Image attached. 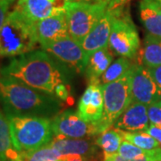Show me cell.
I'll return each instance as SVG.
<instances>
[{
    "label": "cell",
    "instance_id": "3",
    "mask_svg": "<svg viewBox=\"0 0 161 161\" xmlns=\"http://www.w3.org/2000/svg\"><path fill=\"white\" fill-rule=\"evenodd\" d=\"M38 43L36 23L17 9L7 14L0 30V58H15L34 51Z\"/></svg>",
    "mask_w": 161,
    "mask_h": 161
},
{
    "label": "cell",
    "instance_id": "28",
    "mask_svg": "<svg viewBox=\"0 0 161 161\" xmlns=\"http://www.w3.org/2000/svg\"><path fill=\"white\" fill-rule=\"evenodd\" d=\"M147 70L149 71L150 75H151L152 79L155 81L158 88L161 91V64L155 66V67L147 68Z\"/></svg>",
    "mask_w": 161,
    "mask_h": 161
},
{
    "label": "cell",
    "instance_id": "27",
    "mask_svg": "<svg viewBox=\"0 0 161 161\" xmlns=\"http://www.w3.org/2000/svg\"><path fill=\"white\" fill-rule=\"evenodd\" d=\"M148 115L150 125L161 128V100L148 107Z\"/></svg>",
    "mask_w": 161,
    "mask_h": 161
},
{
    "label": "cell",
    "instance_id": "20",
    "mask_svg": "<svg viewBox=\"0 0 161 161\" xmlns=\"http://www.w3.org/2000/svg\"><path fill=\"white\" fill-rule=\"evenodd\" d=\"M0 158L3 161H21V153L15 149L12 139L8 117L0 111Z\"/></svg>",
    "mask_w": 161,
    "mask_h": 161
},
{
    "label": "cell",
    "instance_id": "10",
    "mask_svg": "<svg viewBox=\"0 0 161 161\" xmlns=\"http://www.w3.org/2000/svg\"><path fill=\"white\" fill-rule=\"evenodd\" d=\"M131 91L132 102L144 104L149 107L161 100V91L147 68L140 64H132Z\"/></svg>",
    "mask_w": 161,
    "mask_h": 161
},
{
    "label": "cell",
    "instance_id": "16",
    "mask_svg": "<svg viewBox=\"0 0 161 161\" xmlns=\"http://www.w3.org/2000/svg\"><path fill=\"white\" fill-rule=\"evenodd\" d=\"M148 106L132 102L122 115L115 120L112 126L125 132L146 131L149 127Z\"/></svg>",
    "mask_w": 161,
    "mask_h": 161
},
{
    "label": "cell",
    "instance_id": "32",
    "mask_svg": "<svg viewBox=\"0 0 161 161\" xmlns=\"http://www.w3.org/2000/svg\"><path fill=\"white\" fill-rule=\"evenodd\" d=\"M91 3H108V0H89Z\"/></svg>",
    "mask_w": 161,
    "mask_h": 161
},
{
    "label": "cell",
    "instance_id": "33",
    "mask_svg": "<svg viewBox=\"0 0 161 161\" xmlns=\"http://www.w3.org/2000/svg\"><path fill=\"white\" fill-rule=\"evenodd\" d=\"M15 0H0V3H6L8 5H11L12 3H14Z\"/></svg>",
    "mask_w": 161,
    "mask_h": 161
},
{
    "label": "cell",
    "instance_id": "29",
    "mask_svg": "<svg viewBox=\"0 0 161 161\" xmlns=\"http://www.w3.org/2000/svg\"><path fill=\"white\" fill-rule=\"evenodd\" d=\"M145 132L149 133L150 136H152L159 143V145H161V128L155 126L153 125H150Z\"/></svg>",
    "mask_w": 161,
    "mask_h": 161
},
{
    "label": "cell",
    "instance_id": "6",
    "mask_svg": "<svg viewBox=\"0 0 161 161\" xmlns=\"http://www.w3.org/2000/svg\"><path fill=\"white\" fill-rule=\"evenodd\" d=\"M108 8V3L68 2L65 14L70 37L80 44Z\"/></svg>",
    "mask_w": 161,
    "mask_h": 161
},
{
    "label": "cell",
    "instance_id": "13",
    "mask_svg": "<svg viewBox=\"0 0 161 161\" xmlns=\"http://www.w3.org/2000/svg\"><path fill=\"white\" fill-rule=\"evenodd\" d=\"M68 0H19L16 8L33 23L66 12Z\"/></svg>",
    "mask_w": 161,
    "mask_h": 161
},
{
    "label": "cell",
    "instance_id": "21",
    "mask_svg": "<svg viewBox=\"0 0 161 161\" xmlns=\"http://www.w3.org/2000/svg\"><path fill=\"white\" fill-rule=\"evenodd\" d=\"M124 136L122 131L113 126L109 127L108 130L99 134L96 140V143L103 151L104 159L115 154H118Z\"/></svg>",
    "mask_w": 161,
    "mask_h": 161
},
{
    "label": "cell",
    "instance_id": "12",
    "mask_svg": "<svg viewBox=\"0 0 161 161\" xmlns=\"http://www.w3.org/2000/svg\"><path fill=\"white\" fill-rule=\"evenodd\" d=\"M104 96L99 80L89 81V86L78 103L77 115L88 123H98L103 115Z\"/></svg>",
    "mask_w": 161,
    "mask_h": 161
},
{
    "label": "cell",
    "instance_id": "5",
    "mask_svg": "<svg viewBox=\"0 0 161 161\" xmlns=\"http://www.w3.org/2000/svg\"><path fill=\"white\" fill-rule=\"evenodd\" d=\"M131 77L132 68L119 80L102 85L104 111L98 124L105 131L112 126L115 120L132 103Z\"/></svg>",
    "mask_w": 161,
    "mask_h": 161
},
{
    "label": "cell",
    "instance_id": "19",
    "mask_svg": "<svg viewBox=\"0 0 161 161\" xmlns=\"http://www.w3.org/2000/svg\"><path fill=\"white\" fill-rule=\"evenodd\" d=\"M138 64L146 68L161 64V38L147 34L138 54Z\"/></svg>",
    "mask_w": 161,
    "mask_h": 161
},
{
    "label": "cell",
    "instance_id": "22",
    "mask_svg": "<svg viewBox=\"0 0 161 161\" xmlns=\"http://www.w3.org/2000/svg\"><path fill=\"white\" fill-rule=\"evenodd\" d=\"M132 64L130 63L128 58H119L110 64L109 67L99 78V83L104 85L119 80L132 68Z\"/></svg>",
    "mask_w": 161,
    "mask_h": 161
},
{
    "label": "cell",
    "instance_id": "18",
    "mask_svg": "<svg viewBox=\"0 0 161 161\" xmlns=\"http://www.w3.org/2000/svg\"><path fill=\"white\" fill-rule=\"evenodd\" d=\"M112 61L113 53L111 52L109 46L93 52L89 58L85 70L89 81L99 80V78L112 64Z\"/></svg>",
    "mask_w": 161,
    "mask_h": 161
},
{
    "label": "cell",
    "instance_id": "14",
    "mask_svg": "<svg viewBox=\"0 0 161 161\" xmlns=\"http://www.w3.org/2000/svg\"><path fill=\"white\" fill-rule=\"evenodd\" d=\"M36 33L40 47L70 37L66 14L54 15L36 23Z\"/></svg>",
    "mask_w": 161,
    "mask_h": 161
},
{
    "label": "cell",
    "instance_id": "34",
    "mask_svg": "<svg viewBox=\"0 0 161 161\" xmlns=\"http://www.w3.org/2000/svg\"><path fill=\"white\" fill-rule=\"evenodd\" d=\"M68 2L75 3V2H90L89 0H68Z\"/></svg>",
    "mask_w": 161,
    "mask_h": 161
},
{
    "label": "cell",
    "instance_id": "24",
    "mask_svg": "<svg viewBox=\"0 0 161 161\" xmlns=\"http://www.w3.org/2000/svg\"><path fill=\"white\" fill-rule=\"evenodd\" d=\"M21 161H63L62 155L50 144L39 150L21 153Z\"/></svg>",
    "mask_w": 161,
    "mask_h": 161
},
{
    "label": "cell",
    "instance_id": "25",
    "mask_svg": "<svg viewBox=\"0 0 161 161\" xmlns=\"http://www.w3.org/2000/svg\"><path fill=\"white\" fill-rule=\"evenodd\" d=\"M149 151L150 150H142L127 141H124L118 150V155L127 159H133L146 155Z\"/></svg>",
    "mask_w": 161,
    "mask_h": 161
},
{
    "label": "cell",
    "instance_id": "7",
    "mask_svg": "<svg viewBox=\"0 0 161 161\" xmlns=\"http://www.w3.org/2000/svg\"><path fill=\"white\" fill-rule=\"evenodd\" d=\"M108 46L117 55L128 59L137 57L141 48L137 29L131 17L124 14L122 7L118 9L112 25Z\"/></svg>",
    "mask_w": 161,
    "mask_h": 161
},
{
    "label": "cell",
    "instance_id": "11",
    "mask_svg": "<svg viewBox=\"0 0 161 161\" xmlns=\"http://www.w3.org/2000/svg\"><path fill=\"white\" fill-rule=\"evenodd\" d=\"M119 8L120 7H108L80 43L88 58H90L93 52L108 46L112 25Z\"/></svg>",
    "mask_w": 161,
    "mask_h": 161
},
{
    "label": "cell",
    "instance_id": "8",
    "mask_svg": "<svg viewBox=\"0 0 161 161\" xmlns=\"http://www.w3.org/2000/svg\"><path fill=\"white\" fill-rule=\"evenodd\" d=\"M51 124L55 136L81 139L99 135L105 132L98 123H88L72 110L58 114L51 119Z\"/></svg>",
    "mask_w": 161,
    "mask_h": 161
},
{
    "label": "cell",
    "instance_id": "36",
    "mask_svg": "<svg viewBox=\"0 0 161 161\" xmlns=\"http://www.w3.org/2000/svg\"><path fill=\"white\" fill-rule=\"evenodd\" d=\"M0 161H3V160H2V158H0Z\"/></svg>",
    "mask_w": 161,
    "mask_h": 161
},
{
    "label": "cell",
    "instance_id": "4",
    "mask_svg": "<svg viewBox=\"0 0 161 161\" xmlns=\"http://www.w3.org/2000/svg\"><path fill=\"white\" fill-rule=\"evenodd\" d=\"M12 139L18 152L25 153L50 143L54 138L52 118L40 116H9Z\"/></svg>",
    "mask_w": 161,
    "mask_h": 161
},
{
    "label": "cell",
    "instance_id": "30",
    "mask_svg": "<svg viewBox=\"0 0 161 161\" xmlns=\"http://www.w3.org/2000/svg\"><path fill=\"white\" fill-rule=\"evenodd\" d=\"M9 6L10 5L6 4V3H0V30L2 28L7 16V11H8Z\"/></svg>",
    "mask_w": 161,
    "mask_h": 161
},
{
    "label": "cell",
    "instance_id": "1",
    "mask_svg": "<svg viewBox=\"0 0 161 161\" xmlns=\"http://www.w3.org/2000/svg\"><path fill=\"white\" fill-rule=\"evenodd\" d=\"M0 74L52 96H55L57 88L66 81L62 68L44 50L14 58L0 68Z\"/></svg>",
    "mask_w": 161,
    "mask_h": 161
},
{
    "label": "cell",
    "instance_id": "15",
    "mask_svg": "<svg viewBox=\"0 0 161 161\" xmlns=\"http://www.w3.org/2000/svg\"><path fill=\"white\" fill-rule=\"evenodd\" d=\"M49 144L62 156L79 155L95 161L98 156V145L91 140L54 136Z\"/></svg>",
    "mask_w": 161,
    "mask_h": 161
},
{
    "label": "cell",
    "instance_id": "35",
    "mask_svg": "<svg viewBox=\"0 0 161 161\" xmlns=\"http://www.w3.org/2000/svg\"><path fill=\"white\" fill-rule=\"evenodd\" d=\"M155 1L157 2L158 6V7L160 8V10H161V0H155Z\"/></svg>",
    "mask_w": 161,
    "mask_h": 161
},
{
    "label": "cell",
    "instance_id": "9",
    "mask_svg": "<svg viewBox=\"0 0 161 161\" xmlns=\"http://www.w3.org/2000/svg\"><path fill=\"white\" fill-rule=\"evenodd\" d=\"M41 48L77 73L85 72L89 58L80 44L71 37L46 44L41 46Z\"/></svg>",
    "mask_w": 161,
    "mask_h": 161
},
{
    "label": "cell",
    "instance_id": "2",
    "mask_svg": "<svg viewBox=\"0 0 161 161\" xmlns=\"http://www.w3.org/2000/svg\"><path fill=\"white\" fill-rule=\"evenodd\" d=\"M0 103L7 117L40 116L53 118L62 108L55 96L37 91L0 74Z\"/></svg>",
    "mask_w": 161,
    "mask_h": 161
},
{
    "label": "cell",
    "instance_id": "17",
    "mask_svg": "<svg viewBox=\"0 0 161 161\" xmlns=\"http://www.w3.org/2000/svg\"><path fill=\"white\" fill-rule=\"evenodd\" d=\"M140 16L148 34L161 38V10L155 0H142Z\"/></svg>",
    "mask_w": 161,
    "mask_h": 161
},
{
    "label": "cell",
    "instance_id": "23",
    "mask_svg": "<svg viewBox=\"0 0 161 161\" xmlns=\"http://www.w3.org/2000/svg\"><path fill=\"white\" fill-rule=\"evenodd\" d=\"M122 133H123L124 139L125 141L131 142L142 150H151L160 147L159 143L156 141L155 139L152 136H150V134L147 133L145 131H140V132L122 131Z\"/></svg>",
    "mask_w": 161,
    "mask_h": 161
},
{
    "label": "cell",
    "instance_id": "26",
    "mask_svg": "<svg viewBox=\"0 0 161 161\" xmlns=\"http://www.w3.org/2000/svg\"><path fill=\"white\" fill-rule=\"evenodd\" d=\"M105 161H161V148L159 147L155 150H150L146 155L133 159H127L118 154H115L106 158Z\"/></svg>",
    "mask_w": 161,
    "mask_h": 161
},
{
    "label": "cell",
    "instance_id": "31",
    "mask_svg": "<svg viewBox=\"0 0 161 161\" xmlns=\"http://www.w3.org/2000/svg\"><path fill=\"white\" fill-rule=\"evenodd\" d=\"M62 160L63 161H95L91 158H88L79 155H68L62 156Z\"/></svg>",
    "mask_w": 161,
    "mask_h": 161
}]
</instances>
